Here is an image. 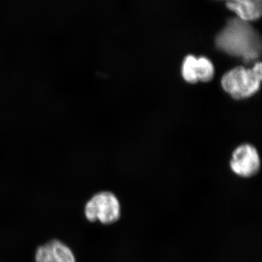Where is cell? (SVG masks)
Instances as JSON below:
<instances>
[{"label": "cell", "instance_id": "52a82bcc", "mask_svg": "<svg viewBox=\"0 0 262 262\" xmlns=\"http://www.w3.org/2000/svg\"><path fill=\"white\" fill-rule=\"evenodd\" d=\"M196 74L198 80L208 82L214 75V67L213 63L206 57L201 56L196 61Z\"/></svg>", "mask_w": 262, "mask_h": 262}, {"label": "cell", "instance_id": "6da1fadb", "mask_svg": "<svg viewBox=\"0 0 262 262\" xmlns=\"http://www.w3.org/2000/svg\"><path fill=\"white\" fill-rule=\"evenodd\" d=\"M217 47L232 56L241 57L249 63L261 53V37L248 22L238 18L229 19L215 37Z\"/></svg>", "mask_w": 262, "mask_h": 262}, {"label": "cell", "instance_id": "ba28073f", "mask_svg": "<svg viewBox=\"0 0 262 262\" xmlns=\"http://www.w3.org/2000/svg\"><path fill=\"white\" fill-rule=\"evenodd\" d=\"M196 61L198 58L192 55H189L184 58L183 62L182 73L184 80L190 83L198 82V74H196Z\"/></svg>", "mask_w": 262, "mask_h": 262}, {"label": "cell", "instance_id": "3957f363", "mask_svg": "<svg viewBox=\"0 0 262 262\" xmlns=\"http://www.w3.org/2000/svg\"><path fill=\"white\" fill-rule=\"evenodd\" d=\"M84 213L89 222L113 225L120 218L121 206L115 194L104 191L96 193L88 201Z\"/></svg>", "mask_w": 262, "mask_h": 262}, {"label": "cell", "instance_id": "7a4b0ae2", "mask_svg": "<svg viewBox=\"0 0 262 262\" xmlns=\"http://www.w3.org/2000/svg\"><path fill=\"white\" fill-rule=\"evenodd\" d=\"M261 63L256 62L251 69L237 67L227 72L222 79L226 92L236 99L249 97L259 89Z\"/></svg>", "mask_w": 262, "mask_h": 262}, {"label": "cell", "instance_id": "5b68a950", "mask_svg": "<svg viewBox=\"0 0 262 262\" xmlns=\"http://www.w3.org/2000/svg\"><path fill=\"white\" fill-rule=\"evenodd\" d=\"M35 262H77L73 251L58 239H52L37 248Z\"/></svg>", "mask_w": 262, "mask_h": 262}, {"label": "cell", "instance_id": "277c9868", "mask_svg": "<svg viewBox=\"0 0 262 262\" xmlns=\"http://www.w3.org/2000/svg\"><path fill=\"white\" fill-rule=\"evenodd\" d=\"M230 168L236 175L242 178L254 177L261 168V160L256 148L250 144H243L233 151Z\"/></svg>", "mask_w": 262, "mask_h": 262}, {"label": "cell", "instance_id": "8992f818", "mask_svg": "<svg viewBox=\"0 0 262 262\" xmlns=\"http://www.w3.org/2000/svg\"><path fill=\"white\" fill-rule=\"evenodd\" d=\"M227 8L237 15V18L244 21L249 22L259 18L262 12L260 0H233L226 3Z\"/></svg>", "mask_w": 262, "mask_h": 262}]
</instances>
